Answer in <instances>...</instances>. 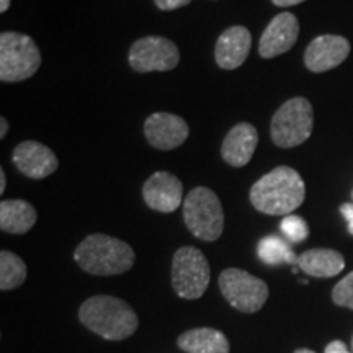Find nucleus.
Here are the masks:
<instances>
[{
	"label": "nucleus",
	"instance_id": "obj_10",
	"mask_svg": "<svg viewBox=\"0 0 353 353\" xmlns=\"http://www.w3.org/2000/svg\"><path fill=\"white\" fill-rule=\"evenodd\" d=\"M350 43L339 34H321L304 51V65L314 74L339 68L350 54Z\"/></svg>",
	"mask_w": 353,
	"mask_h": 353
},
{
	"label": "nucleus",
	"instance_id": "obj_11",
	"mask_svg": "<svg viewBox=\"0 0 353 353\" xmlns=\"http://www.w3.org/2000/svg\"><path fill=\"white\" fill-rule=\"evenodd\" d=\"M190 134V128L182 117L157 112L144 123V136L148 143L159 151H172L182 145Z\"/></svg>",
	"mask_w": 353,
	"mask_h": 353
},
{
	"label": "nucleus",
	"instance_id": "obj_13",
	"mask_svg": "<svg viewBox=\"0 0 353 353\" xmlns=\"http://www.w3.org/2000/svg\"><path fill=\"white\" fill-rule=\"evenodd\" d=\"M145 205L159 213H174L182 205L183 185L170 172H156L143 187Z\"/></svg>",
	"mask_w": 353,
	"mask_h": 353
},
{
	"label": "nucleus",
	"instance_id": "obj_16",
	"mask_svg": "<svg viewBox=\"0 0 353 353\" xmlns=\"http://www.w3.org/2000/svg\"><path fill=\"white\" fill-rule=\"evenodd\" d=\"M259 144V132L250 123H239L228 132L221 145V156L226 164L244 167L250 162Z\"/></svg>",
	"mask_w": 353,
	"mask_h": 353
},
{
	"label": "nucleus",
	"instance_id": "obj_19",
	"mask_svg": "<svg viewBox=\"0 0 353 353\" xmlns=\"http://www.w3.org/2000/svg\"><path fill=\"white\" fill-rule=\"evenodd\" d=\"M37 223V210L25 200L0 203V229L8 234H26Z\"/></svg>",
	"mask_w": 353,
	"mask_h": 353
},
{
	"label": "nucleus",
	"instance_id": "obj_25",
	"mask_svg": "<svg viewBox=\"0 0 353 353\" xmlns=\"http://www.w3.org/2000/svg\"><path fill=\"white\" fill-rule=\"evenodd\" d=\"M341 213L347 221L348 232H350L353 236V205H352V203H343V205L341 206Z\"/></svg>",
	"mask_w": 353,
	"mask_h": 353
},
{
	"label": "nucleus",
	"instance_id": "obj_23",
	"mask_svg": "<svg viewBox=\"0 0 353 353\" xmlns=\"http://www.w3.org/2000/svg\"><path fill=\"white\" fill-rule=\"evenodd\" d=\"M332 301L337 306L353 309V272L342 278L332 290Z\"/></svg>",
	"mask_w": 353,
	"mask_h": 353
},
{
	"label": "nucleus",
	"instance_id": "obj_29",
	"mask_svg": "<svg viewBox=\"0 0 353 353\" xmlns=\"http://www.w3.org/2000/svg\"><path fill=\"white\" fill-rule=\"evenodd\" d=\"M6 185H7L6 172H3V169H0V195H2V193L6 192Z\"/></svg>",
	"mask_w": 353,
	"mask_h": 353
},
{
	"label": "nucleus",
	"instance_id": "obj_31",
	"mask_svg": "<svg viewBox=\"0 0 353 353\" xmlns=\"http://www.w3.org/2000/svg\"><path fill=\"white\" fill-rule=\"evenodd\" d=\"M294 353H316V352L309 350V348H299V350H296Z\"/></svg>",
	"mask_w": 353,
	"mask_h": 353
},
{
	"label": "nucleus",
	"instance_id": "obj_27",
	"mask_svg": "<svg viewBox=\"0 0 353 353\" xmlns=\"http://www.w3.org/2000/svg\"><path fill=\"white\" fill-rule=\"evenodd\" d=\"M276 7H293L298 3H303L304 0H272Z\"/></svg>",
	"mask_w": 353,
	"mask_h": 353
},
{
	"label": "nucleus",
	"instance_id": "obj_24",
	"mask_svg": "<svg viewBox=\"0 0 353 353\" xmlns=\"http://www.w3.org/2000/svg\"><path fill=\"white\" fill-rule=\"evenodd\" d=\"M154 2L161 10H176V8L188 6L192 0H154Z\"/></svg>",
	"mask_w": 353,
	"mask_h": 353
},
{
	"label": "nucleus",
	"instance_id": "obj_3",
	"mask_svg": "<svg viewBox=\"0 0 353 353\" xmlns=\"http://www.w3.org/2000/svg\"><path fill=\"white\" fill-rule=\"evenodd\" d=\"M74 260L90 275H121L134 265L136 255L130 244L107 234H90L74 252Z\"/></svg>",
	"mask_w": 353,
	"mask_h": 353
},
{
	"label": "nucleus",
	"instance_id": "obj_8",
	"mask_svg": "<svg viewBox=\"0 0 353 353\" xmlns=\"http://www.w3.org/2000/svg\"><path fill=\"white\" fill-rule=\"evenodd\" d=\"M219 290L226 301L237 311L252 314L268 299V285L241 268H228L219 276Z\"/></svg>",
	"mask_w": 353,
	"mask_h": 353
},
{
	"label": "nucleus",
	"instance_id": "obj_28",
	"mask_svg": "<svg viewBox=\"0 0 353 353\" xmlns=\"http://www.w3.org/2000/svg\"><path fill=\"white\" fill-rule=\"evenodd\" d=\"M7 131H8V121H7L6 117H2V118H0V138H2V139L6 138Z\"/></svg>",
	"mask_w": 353,
	"mask_h": 353
},
{
	"label": "nucleus",
	"instance_id": "obj_4",
	"mask_svg": "<svg viewBox=\"0 0 353 353\" xmlns=\"http://www.w3.org/2000/svg\"><path fill=\"white\" fill-rule=\"evenodd\" d=\"M183 219L198 239L214 242L224 231V211L219 198L206 187H196L183 201Z\"/></svg>",
	"mask_w": 353,
	"mask_h": 353
},
{
	"label": "nucleus",
	"instance_id": "obj_14",
	"mask_svg": "<svg viewBox=\"0 0 353 353\" xmlns=\"http://www.w3.org/2000/svg\"><path fill=\"white\" fill-rule=\"evenodd\" d=\"M12 161L20 174L33 180L46 179L59 167L56 154L38 141H23L13 149Z\"/></svg>",
	"mask_w": 353,
	"mask_h": 353
},
{
	"label": "nucleus",
	"instance_id": "obj_9",
	"mask_svg": "<svg viewBox=\"0 0 353 353\" xmlns=\"http://www.w3.org/2000/svg\"><path fill=\"white\" fill-rule=\"evenodd\" d=\"M130 65L139 74L165 72L180 63V52L175 43L162 37H144L131 46Z\"/></svg>",
	"mask_w": 353,
	"mask_h": 353
},
{
	"label": "nucleus",
	"instance_id": "obj_5",
	"mask_svg": "<svg viewBox=\"0 0 353 353\" xmlns=\"http://www.w3.org/2000/svg\"><path fill=\"white\" fill-rule=\"evenodd\" d=\"M314 128L312 105L304 97L286 100L273 114L270 134L273 144L278 148H296L306 143Z\"/></svg>",
	"mask_w": 353,
	"mask_h": 353
},
{
	"label": "nucleus",
	"instance_id": "obj_1",
	"mask_svg": "<svg viewBox=\"0 0 353 353\" xmlns=\"http://www.w3.org/2000/svg\"><path fill=\"white\" fill-rule=\"evenodd\" d=\"M306 185L301 175L291 167L280 165L250 188V203L263 214L288 216L303 205Z\"/></svg>",
	"mask_w": 353,
	"mask_h": 353
},
{
	"label": "nucleus",
	"instance_id": "obj_22",
	"mask_svg": "<svg viewBox=\"0 0 353 353\" xmlns=\"http://www.w3.org/2000/svg\"><path fill=\"white\" fill-rule=\"evenodd\" d=\"M281 232L285 234V237L290 242H294V244H299V242L306 241L309 236V226L301 216L296 214H288L281 219L280 223Z\"/></svg>",
	"mask_w": 353,
	"mask_h": 353
},
{
	"label": "nucleus",
	"instance_id": "obj_6",
	"mask_svg": "<svg viewBox=\"0 0 353 353\" xmlns=\"http://www.w3.org/2000/svg\"><path fill=\"white\" fill-rule=\"evenodd\" d=\"M41 65V52L28 34H0V81L21 82L33 77Z\"/></svg>",
	"mask_w": 353,
	"mask_h": 353
},
{
	"label": "nucleus",
	"instance_id": "obj_15",
	"mask_svg": "<svg viewBox=\"0 0 353 353\" xmlns=\"http://www.w3.org/2000/svg\"><path fill=\"white\" fill-rule=\"evenodd\" d=\"M252 48V34L245 26H231L221 34L214 48V59L221 69L241 68Z\"/></svg>",
	"mask_w": 353,
	"mask_h": 353
},
{
	"label": "nucleus",
	"instance_id": "obj_21",
	"mask_svg": "<svg viewBox=\"0 0 353 353\" xmlns=\"http://www.w3.org/2000/svg\"><path fill=\"white\" fill-rule=\"evenodd\" d=\"M26 280V265L19 255L8 250L0 252V290L10 291L19 288Z\"/></svg>",
	"mask_w": 353,
	"mask_h": 353
},
{
	"label": "nucleus",
	"instance_id": "obj_17",
	"mask_svg": "<svg viewBox=\"0 0 353 353\" xmlns=\"http://www.w3.org/2000/svg\"><path fill=\"white\" fill-rule=\"evenodd\" d=\"M296 265L309 276L332 278L345 268V259L332 249H311L299 255Z\"/></svg>",
	"mask_w": 353,
	"mask_h": 353
},
{
	"label": "nucleus",
	"instance_id": "obj_30",
	"mask_svg": "<svg viewBox=\"0 0 353 353\" xmlns=\"http://www.w3.org/2000/svg\"><path fill=\"white\" fill-rule=\"evenodd\" d=\"M8 7H10V0H0V12L6 13Z\"/></svg>",
	"mask_w": 353,
	"mask_h": 353
},
{
	"label": "nucleus",
	"instance_id": "obj_12",
	"mask_svg": "<svg viewBox=\"0 0 353 353\" xmlns=\"http://www.w3.org/2000/svg\"><path fill=\"white\" fill-rule=\"evenodd\" d=\"M299 37V21L293 13L281 12L276 15L260 38L259 54L263 59H273V57L285 54L294 46Z\"/></svg>",
	"mask_w": 353,
	"mask_h": 353
},
{
	"label": "nucleus",
	"instance_id": "obj_7",
	"mask_svg": "<svg viewBox=\"0 0 353 353\" xmlns=\"http://www.w3.org/2000/svg\"><path fill=\"white\" fill-rule=\"evenodd\" d=\"M210 263L196 247H180L172 260V286L183 299H198L208 290Z\"/></svg>",
	"mask_w": 353,
	"mask_h": 353
},
{
	"label": "nucleus",
	"instance_id": "obj_18",
	"mask_svg": "<svg viewBox=\"0 0 353 353\" xmlns=\"http://www.w3.org/2000/svg\"><path fill=\"white\" fill-rule=\"evenodd\" d=\"M176 343L187 353H229V341L221 330L200 327L187 330L176 339Z\"/></svg>",
	"mask_w": 353,
	"mask_h": 353
},
{
	"label": "nucleus",
	"instance_id": "obj_20",
	"mask_svg": "<svg viewBox=\"0 0 353 353\" xmlns=\"http://www.w3.org/2000/svg\"><path fill=\"white\" fill-rule=\"evenodd\" d=\"M259 259L267 265L298 263L296 254L291 250L288 242L278 236H267L260 239L257 245Z\"/></svg>",
	"mask_w": 353,
	"mask_h": 353
},
{
	"label": "nucleus",
	"instance_id": "obj_26",
	"mask_svg": "<svg viewBox=\"0 0 353 353\" xmlns=\"http://www.w3.org/2000/svg\"><path fill=\"white\" fill-rule=\"evenodd\" d=\"M325 353H350V352H348L345 343L341 341H334L325 347Z\"/></svg>",
	"mask_w": 353,
	"mask_h": 353
},
{
	"label": "nucleus",
	"instance_id": "obj_2",
	"mask_svg": "<svg viewBox=\"0 0 353 353\" xmlns=\"http://www.w3.org/2000/svg\"><path fill=\"white\" fill-rule=\"evenodd\" d=\"M79 319L88 330L105 341H123L138 330L139 319L130 304L120 298L99 294L85 299Z\"/></svg>",
	"mask_w": 353,
	"mask_h": 353
}]
</instances>
